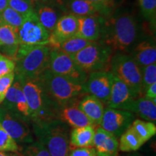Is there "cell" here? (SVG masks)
I'll use <instances>...</instances> for the list:
<instances>
[{"instance_id":"cell-1","label":"cell","mask_w":156,"mask_h":156,"mask_svg":"<svg viewBox=\"0 0 156 156\" xmlns=\"http://www.w3.org/2000/svg\"><path fill=\"white\" fill-rule=\"evenodd\" d=\"M139 30V24L134 15L124 12L103 19L98 41L114 54H125L134 46Z\"/></svg>"},{"instance_id":"cell-37","label":"cell","mask_w":156,"mask_h":156,"mask_svg":"<svg viewBox=\"0 0 156 156\" xmlns=\"http://www.w3.org/2000/svg\"><path fill=\"white\" fill-rule=\"evenodd\" d=\"M68 156H97L95 147H75L69 150Z\"/></svg>"},{"instance_id":"cell-30","label":"cell","mask_w":156,"mask_h":156,"mask_svg":"<svg viewBox=\"0 0 156 156\" xmlns=\"http://www.w3.org/2000/svg\"><path fill=\"white\" fill-rule=\"evenodd\" d=\"M140 9L148 22L155 25L156 21V0H138Z\"/></svg>"},{"instance_id":"cell-8","label":"cell","mask_w":156,"mask_h":156,"mask_svg":"<svg viewBox=\"0 0 156 156\" xmlns=\"http://www.w3.org/2000/svg\"><path fill=\"white\" fill-rule=\"evenodd\" d=\"M49 70L75 83L85 84L88 74L76 64L71 56L57 48H51Z\"/></svg>"},{"instance_id":"cell-35","label":"cell","mask_w":156,"mask_h":156,"mask_svg":"<svg viewBox=\"0 0 156 156\" xmlns=\"http://www.w3.org/2000/svg\"><path fill=\"white\" fill-rule=\"evenodd\" d=\"M24 156H51V155L45 146L37 141L25 149Z\"/></svg>"},{"instance_id":"cell-2","label":"cell","mask_w":156,"mask_h":156,"mask_svg":"<svg viewBox=\"0 0 156 156\" xmlns=\"http://www.w3.org/2000/svg\"><path fill=\"white\" fill-rule=\"evenodd\" d=\"M49 45L19 44L14 57L15 77L19 80H36L49 69Z\"/></svg>"},{"instance_id":"cell-21","label":"cell","mask_w":156,"mask_h":156,"mask_svg":"<svg viewBox=\"0 0 156 156\" xmlns=\"http://www.w3.org/2000/svg\"><path fill=\"white\" fill-rule=\"evenodd\" d=\"M78 107L95 125H100L104 113V104L90 94H86L82 98Z\"/></svg>"},{"instance_id":"cell-4","label":"cell","mask_w":156,"mask_h":156,"mask_svg":"<svg viewBox=\"0 0 156 156\" xmlns=\"http://www.w3.org/2000/svg\"><path fill=\"white\" fill-rule=\"evenodd\" d=\"M20 81L22 84L32 123L57 119L59 107L49 98L40 81L38 79L20 80Z\"/></svg>"},{"instance_id":"cell-23","label":"cell","mask_w":156,"mask_h":156,"mask_svg":"<svg viewBox=\"0 0 156 156\" xmlns=\"http://www.w3.org/2000/svg\"><path fill=\"white\" fill-rule=\"evenodd\" d=\"M66 7L70 14L77 17L90 16V15H107V12L89 0H70Z\"/></svg>"},{"instance_id":"cell-5","label":"cell","mask_w":156,"mask_h":156,"mask_svg":"<svg viewBox=\"0 0 156 156\" xmlns=\"http://www.w3.org/2000/svg\"><path fill=\"white\" fill-rule=\"evenodd\" d=\"M38 141L47 149L51 156H68L69 136L67 125L58 119L33 123Z\"/></svg>"},{"instance_id":"cell-20","label":"cell","mask_w":156,"mask_h":156,"mask_svg":"<svg viewBox=\"0 0 156 156\" xmlns=\"http://www.w3.org/2000/svg\"><path fill=\"white\" fill-rule=\"evenodd\" d=\"M136 114L142 119L155 124L156 122V101L141 96L136 98L129 103L124 109Z\"/></svg>"},{"instance_id":"cell-18","label":"cell","mask_w":156,"mask_h":156,"mask_svg":"<svg viewBox=\"0 0 156 156\" xmlns=\"http://www.w3.org/2000/svg\"><path fill=\"white\" fill-rule=\"evenodd\" d=\"M78 30L76 36L87 40L97 41L101 33L103 17L101 15L77 17Z\"/></svg>"},{"instance_id":"cell-14","label":"cell","mask_w":156,"mask_h":156,"mask_svg":"<svg viewBox=\"0 0 156 156\" xmlns=\"http://www.w3.org/2000/svg\"><path fill=\"white\" fill-rule=\"evenodd\" d=\"M1 104L9 110L17 113L27 119H30L29 108L23 91L22 84L17 77L7 90L5 100Z\"/></svg>"},{"instance_id":"cell-16","label":"cell","mask_w":156,"mask_h":156,"mask_svg":"<svg viewBox=\"0 0 156 156\" xmlns=\"http://www.w3.org/2000/svg\"><path fill=\"white\" fill-rule=\"evenodd\" d=\"M78 103L59 107L57 113V119L73 128L95 126L92 121L79 108Z\"/></svg>"},{"instance_id":"cell-6","label":"cell","mask_w":156,"mask_h":156,"mask_svg":"<svg viewBox=\"0 0 156 156\" xmlns=\"http://www.w3.org/2000/svg\"><path fill=\"white\" fill-rule=\"evenodd\" d=\"M109 72L125 83L136 97L143 96L142 69L129 55L114 54L111 59Z\"/></svg>"},{"instance_id":"cell-7","label":"cell","mask_w":156,"mask_h":156,"mask_svg":"<svg viewBox=\"0 0 156 156\" xmlns=\"http://www.w3.org/2000/svg\"><path fill=\"white\" fill-rule=\"evenodd\" d=\"M114 54L110 48L97 41L70 56L81 69L90 74L109 71L111 59Z\"/></svg>"},{"instance_id":"cell-42","label":"cell","mask_w":156,"mask_h":156,"mask_svg":"<svg viewBox=\"0 0 156 156\" xmlns=\"http://www.w3.org/2000/svg\"><path fill=\"white\" fill-rule=\"evenodd\" d=\"M126 156H142L141 154L138 153H130V154H128V155H126Z\"/></svg>"},{"instance_id":"cell-29","label":"cell","mask_w":156,"mask_h":156,"mask_svg":"<svg viewBox=\"0 0 156 156\" xmlns=\"http://www.w3.org/2000/svg\"><path fill=\"white\" fill-rule=\"evenodd\" d=\"M24 20V17L9 6L0 15V24L8 25L18 30Z\"/></svg>"},{"instance_id":"cell-38","label":"cell","mask_w":156,"mask_h":156,"mask_svg":"<svg viewBox=\"0 0 156 156\" xmlns=\"http://www.w3.org/2000/svg\"><path fill=\"white\" fill-rule=\"evenodd\" d=\"M89 1L98 5L99 7H101V8L105 9L107 12L109 13V12L114 6L116 0H89Z\"/></svg>"},{"instance_id":"cell-26","label":"cell","mask_w":156,"mask_h":156,"mask_svg":"<svg viewBox=\"0 0 156 156\" xmlns=\"http://www.w3.org/2000/svg\"><path fill=\"white\" fill-rule=\"evenodd\" d=\"M119 137V149L122 152L125 153L135 152L144 145V142L140 140L137 134L130 126Z\"/></svg>"},{"instance_id":"cell-9","label":"cell","mask_w":156,"mask_h":156,"mask_svg":"<svg viewBox=\"0 0 156 156\" xmlns=\"http://www.w3.org/2000/svg\"><path fill=\"white\" fill-rule=\"evenodd\" d=\"M28 120L17 113L0 106V124L17 143L33 142Z\"/></svg>"},{"instance_id":"cell-34","label":"cell","mask_w":156,"mask_h":156,"mask_svg":"<svg viewBox=\"0 0 156 156\" xmlns=\"http://www.w3.org/2000/svg\"><path fill=\"white\" fill-rule=\"evenodd\" d=\"M15 78V72H12V73H10L0 77V104L5 100L7 90L14 82Z\"/></svg>"},{"instance_id":"cell-11","label":"cell","mask_w":156,"mask_h":156,"mask_svg":"<svg viewBox=\"0 0 156 156\" xmlns=\"http://www.w3.org/2000/svg\"><path fill=\"white\" fill-rule=\"evenodd\" d=\"M134 119V114L131 112L107 107L104 109L100 126L118 138L131 126Z\"/></svg>"},{"instance_id":"cell-13","label":"cell","mask_w":156,"mask_h":156,"mask_svg":"<svg viewBox=\"0 0 156 156\" xmlns=\"http://www.w3.org/2000/svg\"><path fill=\"white\" fill-rule=\"evenodd\" d=\"M78 30L77 17L73 14L64 15L58 19L53 32L50 34L48 45L56 47L60 43L77 35Z\"/></svg>"},{"instance_id":"cell-19","label":"cell","mask_w":156,"mask_h":156,"mask_svg":"<svg viewBox=\"0 0 156 156\" xmlns=\"http://www.w3.org/2000/svg\"><path fill=\"white\" fill-rule=\"evenodd\" d=\"M129 56L141 69L155 64L156 62L155 44L152 41H142L134 45L132 49L131 55Z\"/></svg>"},{"instance_id":"cell-27","label":"cell","mask_w":156,"mask_h":156,"mask_svg":"<svg viewBox=\"0 0 156 156\" xmlns=\"http://www.w3.org/2000/svg\"><path fill=\"white\" fill-rule=\"evenodd\" d=\"M95 41L87 40V39L81 38V37L75 36L67 39L60 43L56 47L68 55H73L77 53L78 51L83 49L86 46L93 44Z\"/></svg>"},{"instance_id":"cell-41","label":"cell","mask_w":156,"mask_h":156,"mask_svg":"<svg viewBox=\"0 0 156 156\" xmlns=\"http://www.w3.org/2000/svg\"><path fill=\"white\" fill-rule=\"evenodd\" d=\"M52 1L60 7H62V6H67L70 0H52Z\"/></svg>"},{"instance_id":"cell-33","label":"cell","mask_w":156,"mask_h":156,"mask_svg":"<svg viewBox=\"0 0 156 156\" xmlns=\"http://www.w3.org/2000/svg\"><path fill=\"white\" fill-rule=\"evenodd\" d=\"M142 81L143 94L148 87L156 83V64L142 68Z\"/></svg>"},{"instance_id":"cell-17","label":"cell","mask_w":156,"mask_h":156,"mask_svg":"<svg viewBox=\"0 0 156 156\" xmlns=\"http://www.w3.org/2000/svg\"><path fill=\"white\" fill-rule=\"evenodd\" d=\"M97 156H119L118 138L103 128H97L94 137Z\"/></svg>"},{"instance_id":"cell-40","label":"cell","mask_w":156,"mask_h":156,"mask_svg":"<svg viewBox=\"0 0 156 156\" xmlns=\"http://www.w3.org/2000/svg\"><path fill=\"white\" fill-rule=\"evenodd\" d=\"M9 0H0V15L8 7Z\"/></svg>"},{"instance_id":"cell-28","label":"cell","mask_w":156,"mask_h":156,"mask_svg":"<svg viewBox=\"0 0 156 156\" xmlns=\"http://www.w3.org/2000/svg\"><path fill=\"white\" fill-rule=\"evenodd\" d=\"M130 127L137 134L144 144L151 140L156 134L155 124L139 119H135L132 122Z\"/></svg>"},{"instance_id":"cell-10","label":"cell","mask_w":156,"mask_h":156,"mask_svg":"<svg viewBox=\"0 0 156 156\" xmlns=\"http://www.w3.org/2000/svg\"><path fill=\"white\" fill-rule=\"evenodd\" d=\"M49 36L50 33L39 21L34 9L24 17L23 24L18 29L19 44L48 45Z\"/></svg>"},{"instance_id":"cell-12","label":"cell","mask_w":156,"mask_h":156,"mask_svg":"<svg viewBox=\"0 0 156 156\" xmlns=\"http://www.w3.org/2000/svg\"><path fill=\"white\" fill-rule=\"evenodd\" d=\"M114 75L109 71L94 72L88 74L85 83L87 94L94 95L103 104H106L110 96Z\"/></svg>"},{"instance_id":"cell-3","label":"cell","mask_w":156,"mask_h":156,"mask_svg":"<svg viewBox=\"0 0 156 156\" xmlns=\"http://www.w3.org/2000/svg\"><path fill=\"white\" fill-rule=\"evenodd\" d=\"M46 94L58 107L77 103L87 94L85 84L75 83L62 76L56 75L49 69L38 78Z\"/></svg>"},{"instance_id":"cell-39","label":"cell","mask_w":156,"mask_h":156,"mask_svg":"<svg viewBox=\"0 0 156 156\" xmlns=\"http://www.w3.org/2000/svg\"><path fill=\"white\" fill-rule=\"evenodd\" d=\"M144 97L150 100L156 101V83H153L146 90L144 93Z\"/></svg>"},{"instance_id":"cell-15","label":"cell","mask_w":156,"mask_h":156,"mask_svg":"<svg viewBox=\"0 0 156 156\" xmlns=\"http://www.w3.org/2000/svg\"><path fill=\"white\" fill-rule=\"evenodd\" d=\"M136 98L125 83L114 76L110 96L106 103L108 107L124 110L129 103Z\"/></svg>"},{"instance_id":"cell-24","label":"cell","mask_w":156,"mask_h":156,"mask_svg":"<svg viewBox=\"0 0 156 156\" xmlns=\"http://www.w3.org/2000/svg\"><path fill=\"white\" fill-rule=\"evenodd\" d=\"M0 43L7 48L6 54L14 59L19 45L18 30L8 25L0 24ZM14 61V60H13Z\"/></svg>"},{"instance_id":"cell-22","label":"cell","mask_w":156,"mask_h":156,"mask_svg":"<svg viewBox=\"0 0 156 156\" xmlns=\"http://www.w3.org/2000/svg\"><path fill=\"white\" fill-rule=\"evenodd\" d=\"M95 134V126L73 128L69 134V149L70 147H94Z\"/></svg>"},{"instance_id":"cell-43","label":"cell","mask_w":156,"mask_h":156,"mask_svg":"<svg viewBox=\"0 0 156 156\" xmlns=\"http://www.w3.org/2000/svg\"><path fill=\"white\" fill-rule=\"evenodd\" d=\"M0 156H13V155H9V154L5 153V152H0Z\"/></svg>"},{"instance_id":"cell-32","label":"cell","mask_w":156,"mask_h":156,"mask_svg":"<svg viewBox=\"0 0 156 156\" xmlns=\"http://www.w3.org/2000/svg\"><path fill=\"white\" fill-rule=\"evenodd\" d=\"M19 151L17 143L15 141L0 124V152H13Z\"/></svg>"},{"instance_id":"cell-44","label":"cell","mask_w":156,"mask_h":156,"mask_svg":"<svg viewBox=\"0 0 156 156\" xmlns=\"http://www.w3.org/2000/svg\"><path fill=\"white\" fill-rule=\"evenodd\" d=\"M0 46H1V43H0Z\"/></svg>"},{"instance_id":"cell-31","label":"cell","mask_w":156,"mask_h":156,"mask_svg":"<svg viewBox=\"0 0 156 156\" xmlns=\"http://www.w3.org/2000/svg\"><path fill=\"white\" fill-rule=\"evenodd\" d=\"M36 1V0H9L8 6L25 17L34 10Z\"/></svg>"},{"instance_id":"cell-36","label":"cell","mask_w":156,"mask_h":156,"mask_svg":"<svg viewBox=\"0 0 156 156\" xmlns=\"http://www.w3.org/2000/svg\"><path fill=\"white\" fill-rule=\"evenodd\" d=\"M15 62L3 54H0V77L15 72Z\"/></svg>"},{"instance_id":"cell-25","label":"cell","mask_w":156,"mask_h":156,"mask_svg":"<svg viewBox=\"0 0 156 156\" xmlns=\"http://www.w3.org/2000/svg\"><path fill=\"white\" fill-rule=\"evenodd\" d=\"M35 5H34V11L39 21L43 26L51 34L58 19L57 12L52 6L47 4L43 2L36 4L35 2Z\"/></svg>"}]
</instances>
